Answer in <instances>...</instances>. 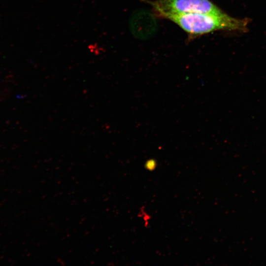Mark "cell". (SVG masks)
Returning <instances> with one entry per match:
<instances>
[{"instance_id":"2","label":"cell","mask_w":266,"mask_h":266,"mask_svg":"<svg viewBox=\"0 0 266 266\" xmlns=\"http://www.w3.org/2000/svg\"><path fill=\"white\" fill-rule=\"evenodd\" d=\"M146 2L158 16L164 18L169 15L188 13L214 15L226 14L210 0H156Z\"/></svg>"},{"instance_id":"1","label":"cell","mask_w":266,"mask_h":266,"mask_svg":"<svg viewBox=\"0 0 266 266\" xmlns=\"http://www.w3.org/2000/svg\"><path fill=\"white\" fill-rule=\"evenodd\" d=\"M192 37L219 30L246 32L249 20L237 19L227 14L214 15L199 13L173 14L165 17Z\"/></svg>"},{"instance_id":"3","label":"cell","mask_w":266,"mask_h":266,"mask_svg":"<svg viewBox=\"0 0 266 266\" xmlns=\"http://www.w3.org/2000/svg\"><path fill=\"white\" fill-rule=\"evenodd\" d=\"M155 165L154 163H153L152 162H148V164H147V167L148 168H151L152 169V167H154V166Z\"/></svg>"}]
</instances>
